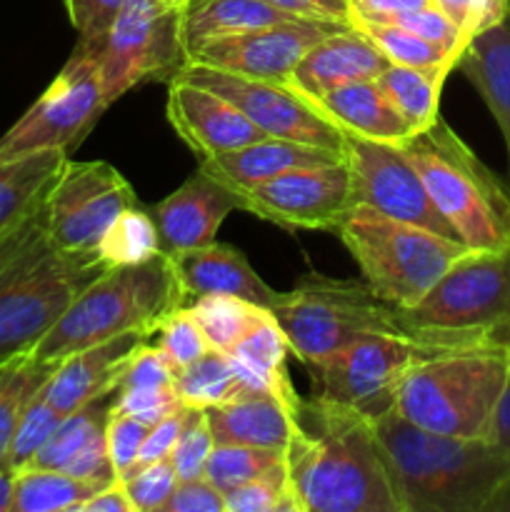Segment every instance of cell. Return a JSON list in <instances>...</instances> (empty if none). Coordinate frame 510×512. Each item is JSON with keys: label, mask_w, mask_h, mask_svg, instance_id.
Listing matches in <instances>:
<instances>
[{"label": "cell", "mask_w": 510, "mask_h": 512, "mask_svg": "<svg viewBox=\"0 0 510 512\" xmlns=\"http://www.w3.org/2000/svg\"><path fill=\"white\" fill-rule=\"evenodd\" d=\"M400 150L423 178L435 208L470 250L508 248L510 193L445 120L438 118L400 143Z\"/></svg>", "instance_id": "52a82bcc"}, {"label": "cell", "mask_w": 510, "mask_h": 512, "mask_svg": "<svg viewBox=\"0 0 510 512\" xmlns=\"http://www.w3.org/2000/svg\"><path fill=\"white\" fill-rule=\"evenodd\" d=\"M183 305H188V298L168 255L158 253L145 263L108 268L80 290L30 353L43 363H60L123 333L155 338L163 320Z\"/></svg>", "instance_id": "5b68a950"}, {"label": "cell", "mask_w": 510, "mask_h": 512, "mask_svg": "<svg viewBox=\"0 0 510 512\" xmlns=\"http://www.w3.org/2000/svg\"><path fill=\"white\" fill-rule=\"evenodd\" d=\"M295 20L265 0H193L180 15V40L185 58L190 50L210 40L248 33L265 25Z\"/></svg>", "instance_id": "83f0119b"}, {"label": "cell", "mask_w": 510, "mask_h": 512, "mask_svg": "<svg viewBox=\"0 0 510 512\" xmlns=\"http://www.w3.org/2000/svg\"><path fill=\"white\" fill-rule=\"evenodd\" d=\"M435 8L468 40L510 15V0H433Z\"/></svg>", "instance_id": "f6af8a7d"}, {"label": "cell", "mask_w": 510, "mask_h": 512, "mask_svg": "<svg viewBox=\"0 0 510 512\" xmlns=\"http://www.w3.org/2000/svg\"><path fill=\"white\" fill-rule=\"evenodd\" d=\"M300 512H400L373 423L318 398H300L285 448Z\"/></svg>", "instance_id": "6da1fadb"}, {"label": "cell", "mask_w": 510, "mask_h": 512, "mask_svg": "<svg viewBox=\"0 0 510 512\" xmlns=\"http://www.w3.org/2000/svg\"><path fill=\"white\" fill-rule=\"evenodd\" d=\"M283 473L285 450L255 448V445H215L205 465V478L223 493L250 480Z\"/></svg>", "instance_id": "d590c367"}, {"label": "cell", "mask_w": 510, "mask_h": 512, "mask_svg": "<svg viewBox=\"0 0 510 512\" xmlns=\"http://www.w3.org/2000/svg\"><path fill=\"white\" fill-rule=\"evenodd\" d=\"M345 163L350 170L353 205H365L388 218L460 240L443 213L435 208L423 178L405 158L400 145L345 135Z\"/></svg>", "instance_id": "9a60e30c"}, {"label": "cell", "mask_w": 510, "mask_h": 512, "mask_svg": "<svg viewBox=\"0 0 510 512\" xmlns=\"http://www.w3.org/2000/svg\"><path fill=\"white\" fill-rule=\"evenodd\" d=\"M123 483L133 512H160L168 498L173 495L175 485L180 483L175 465L170 458L153 460V463L135 465L128 475L118 478Z\"/></svg>", "instance_id": "f35d334b"}, {"label": "cell", "mask_w": 510, "mask_h": 512, "mask_svg": "<svg viewBox=\"0 0 510 512\" xmlns=\"http://www.w3.org/2000/svg\"><path fill=\"white\" fill-rule=\"evenodd\" d=\"M215 443L210 435L208 420H205L203 410L193 408L188 425H185L183 435H180L178 445L170 453V460L175 465V473L180 480L203 478L205 465H208L210 453H213Z\"/></svg>", "instance_id": "7bdbcfd3"}, {"label": "cell", "mask_w": 510, "mask_h": 512, "mask_svg": "<svg viewBox=\"0 0 510 512\" xmlns=\"http://www.w3.org/2000/svg\"><path fill=\"white\" fill-rule=\"evenodd\" d=\"M440 355L395 338H358L308 365L313 398L353 410L370 423L395 408L398 388L418 360Z\"/></svg>", "instance_id": "8fae6325"}, {"label": "cell", "mask_w": 510, "mask_h": 512, "mask_svg": "<svg viewBox=\"0 0 510 512\" xmlns=\"http://www.w3.org/2000/svg\"><path fill=\"white\" fill-rule=\"evenodd\" d=\"M158 350L165 355L173 370L185 368L193 360H198L200 355H205L210 348L208 338L203 335L200 325L195 323V318L190 315V310L178 308L173 315L163 320V325L158 328Z\"/></svg>", "instance_id": "ab89813d"}, {"label": "cell", "mask_w": 510, "mask_h": 512, "mask_svg": "<svg viewBox=\"0 0 510 512\" xmlns=\"http://www.w3.org/2000/svg\"><path fill=\"white\" fill-rule=\"evenodd\" d=\"M390 68V60L353 28H340L320 38L288 75L285 85L315 100L318 95L355 83V80H378Z\"/></svg>", "instance_id": "44dd1931"}, {"label": "cell", "mask_w": 510, "mask_h": 512, "mask_svg": "<svg viewBox=\"0 0 510 512\" xmlns=\"http://www.w3.org/2000/svg\"><path fill=\"white\" fill-rule=\"evenodd\" d=\"M138 205L135 190L105 160H65L43 200L50 243L65 253H95L108 225Z\"/></svg>", "instance_id": "4fadbf2b"}, {"label": "cell", "mask_w": 510, "mask_h": 512, "mask_svg": "<svg viewBox=\"0 0 510 512\" xmlns=\"http://www.w3.org/2000/svg\"><path fill=\"white\" fill-rule=\"evenodd\" d=\"M65 415H60L58 410L53 408L48 398L43 395V388L35 395L33 400L25 408L23 418H20L18 428H15L13 443H10L8 458H5L3 468L20 470L25 465H30V460L40 453L45 443H48L50 435L55 433V428L60 425Z\"/></svg>", "instance_id": "74e56055"}, {"label": "cell", "mask_w": 510, "mask_h": 512, "mask_svg": "<svg viewBox=\"0 0 510 512\" xmlns=\"http://www.w3.org/2000/svg\"><path fill=\"white\" fill-rule=\"evenodd\" d=\"M170 260H173L175 275L188 303L203 295H233V298L270 308L278 295L255 273L253 265L235 245L213 240L203 248L188 250Z\"/></svg>", "instance_id": "7402d4cb"}, {"label": "cell", "mask_w": 510, "mask_h": 512, "mask_svg": "<svg viewBox=\"0 0 510 512\" xmlns=\"http://www.w3.org/2000/svg\"><path fill=\"white\" fill-rule=\"evenodd\" d=\"M505 345H508V350H510V328H508V333H505Z\"/></svg>", "instance_id": "94428289"}, {"label": "cell", "mask_w": 510, "mask_h": 512, "mask_svg": "<svg viewBox=\"0 0 510 512\" xmlns=\"http://www.w3.org/2000/svg\"><path fill=\"white\" fill-rule=\"evenodd\" d=\"M233 210H243L238 190L225 185L205 168H198L183 180L180 188L150 208L158 228L160 253L175 258L213 243L223 220Z\"/></svg>", "instance_id": "ac0fdd59"}, {"label": "cell", "mask_w": 510, "mask_h": 512, "mask_svg": "<svg viewBox=\"0 0 510 512\" xmlns=\"http://www.w3.org/2000/svg\"><path fill=\"white\" fill-rule=\"evenodd\" d=\"M458 68L485 100L503 133L510 173V15L470 40Z\"/></svg>", "instance_id": "484cf974"}, {"label": "cell", "mask_w": 510, "mask_h": 512, "mask_svg": "<svg viewBox=\"0 0 510 512\" xmlns=\"http://www.w3.org/2000/svg\"><path fill=\"white\" fill-rule=\"evenodd\" d=\"M268 310L283 328L290 353L305 368L358 338H395L435 353L503 343L493 335L423 328L410 320L408 308L375 295L365 280L325 278L320 273H308L290 293L275 295Z\"/></svg>", "instance_id": "7a4b0ae2"}, {"label": "cell", "mask_w": 510, "mask_h": 512, "mask_svg": "<svg viewBox=\"0 0 510 512\" xmlns=\"http://www.w3.org/2000/svg\"><path fill=\"white\" fill-rule=\"evenodd\" d=\"M108 108L110 103L100 85L93 53L78 43L58 78L0 138V155L35 153V150L68 153L90 133V128Z\"/></svg>", "instance_id": "7c38bea8"}, {"label": "cell", "mask_w": 510, "mask_h": 512, "mask_svg": "<svg viewBox=\"0 0 510 512\" xmlns=\"http://www.w3.org/2000/svg\"><path fill=\"white\" fill-rule=\"evenodd\" d=\"M340 133L378 143L400 145L415 133L408 120L395 110L378 80H355L338 85L310 100Z\"/></svg>", "instance_id": "603a6c76"}, {"label": "cell", "mask_w": 510, "mask_h": 512, "mask_svg": "<svg viewBox=\"0 0 510 512\" xmlns=\"http://www.w3.org/2000/svg\"><path fill=\"white\" fill-rule=\"evenodd\" d=\"M493 510H510V480L500 488V493L495 495L493 503L488 505V510L485 512H493Z\"/></svg>", "instance_id": "680465c9"}, {"label": "cell", "mask_w": 510, "mask_h": 512, "mask_svg": "<svg viewBox=\"0 0 510 512\" xmlns=\"http://www.w3.org/2000/svg\"><path fill=\"white\" fill-rule=\"evenodd\" d=\"M160 512H225V493L208 478L180 480Z\"/></svg>", "instance_id": "f907efd6"}, {"label": "cell", "mask_w": 510, "mask_h": 512, "mask_svg": "<svg viewBox=\"0 0 510 512\" xmlns=\"http://www.w3.org/2000/svg\"><path fill=\"white\" fill-rule=\"evenodd\" d=\"M173 365L165 360L158 345L143 343L130 360L125 363L123 375H120L118 390H153V388H170L173 385Z\"/></svg>", "instance_id": "bcb514c9"}, {"label": "cell", "mask_w": 510, "mask_h": 512, "mask_svg": "<svg viewBox=\"0 0 510 512\" xmlns=\"http://www.w3.org/2000/svg\"><path fill=\"white\" fill-rule=\"evenodd\" d=\"M63 470L75 475V478L95 480V483H113V480H118L115 478L113 463H110L108 445H105V430L100 435H95Z\"/></svg>", "instance_id": "816d5d0a"}, {"label": "cell", "mask_w": 510, "mask_h": 512, "mask_svg": "<svg viewBox=\"0 0 510 512\" xmlns=\"http://www.w3.org/2000/svg\"><path fill=\"white\" fill-rule=\"evenodd\" d=\"M175 78H183L188 83L223 95L265 135L298 140V143L318 145V148L345 155V133H340L328 118L320 115V110L310 100L295 93L290 85L275 83V80L243 78V75L195 63H185Z\"/></svg>", "instance_id": "5bb4252c"}, {"label": "cell", "mask_w": 510, "mask_h": 512, "mask_svg": "<svg viewBox=\"0 0 510 512\" xmlns=\"http://www.w3.org/2000/svg\"><path fill=\"white\" fill-rule=\"evenodd\" d=\"M373 430L400 512H485L510 480V458L488 438L430 433L395 408Z\"/></svg>", "instance_id": "3957f363"}, {"label": "cell", "mask_w": 510, "mask_h": 512, "mask_svg": "<svg viewBox=\"0 0 510 512\" xmlns=\"http://www.w3.org/2000/svg\"><path fill=\"white\" fill-rule=\"evenodd\" d=\"M300 20H320L350 28V0H265Z\"/></svg>", "instance_id": "f5cc1de1"}, {"label": "cell", "mask_w": 510, "mask_h": 512, "mask_svg": "<svg viewBox=\"0 0 510 512\" xmlns=\"http://www.w3.org/2000/svg\"><path fill=\"white\" fill-rule=\"evenodd\" d=\"M508 373L510 350L503 343L430 355L408 370L395 410L430 433L488 438Z\"/></svg>", "instance_id": "8992f818"}, {"label": "cell", "mask_w": 510, "mask_h": 512, "mask_svg": "<svg viewBox=\"0 0 510 512\" xmlns=\"http://www.w3.org/2000/svg\"><path fill=\"white\" fill-rule=\"evenodd\" d=\"M228 353L250 360V363L260 365V368L270 370V373H285L288 370L285 358L290 353V345L275 315L268 310L260 318V323L235 348H230Z\"/></svg>", "instance_id": "b9f144b4"}, {"label": "cell", "mask_w": 510, "mask_h": 512, "mask_svg": "<svg viewBox=\"0 0 510 512\" xmlns=\"http://www.w3.org/2000/svg\"><path fill=\"white\" fill-rule=\"evenodd\" d=\"M435 5L433 0H350V18L385 20L393 15Z\"/></svg>", "instance_id": "db71d44e"}, {"label": "cell", "mask_w": 510, "mask_h": 512, "mask_svg": "<svg viewBox=\"0 0 510 512\" xmlns=\"http://www.w3.org/2000/svg\"><path fill=\"white\" fill-rule=\"evenodd\" d=\"M343 160L345 155L335 153V150L268 135V138L255 140V143L233 150V153L200 160V168H205L230 188H248V185L278 178L288 170L343 163Z\"/></svg>", "instance_id": "cb8c5ba5"}, {"label": "cell", "mask_w": 510, "mask_h": 512, "mask_svg": "<svg viewBox=\"0 0 510 512\" xmlns=\"http://www.w3.org/2000/svg\"><path fill=\"white\" fill-rule=\"evenodd\" d=\"M173 388L180 403L198 410L223 405L245 395L230 363V355L223 350H208L190 365L175 370Z\"/></svg>", "instance_id": "1f68e13d"}, {"label": "cell", "mask_w": 510, "mask_h": 512, "mask_svg": "<svg viewBox=\"0 0 510 512\" xmlns=\"http://www.w3.org/2000/svg\"><path fill=\"white\" fill-rule=\"evenodd\" d=\"M190 415H193V408H188V405H180L178 410H173V413L165 415L163 420H158L155 425H150L148 435H145V440H143V448H140L138 463L135 465L170 458L173 448L178 445L180 435H183L185 425H188Z\"/></svg>", "instance_id": "681fc988"}, {"label": "cell", "mask_w": 510, "mask_h": 512, "mask_svg": "<svg viewBox=\"0 0 510 512\" xmlns=\"http://www.w3.org/2000/svg\"><path fill=\"white\" fill-rule=\"evenodd\" d=\"M148 428L150 425H145L143 420L113 408L108 423H105V445H108L115 478H123V475H128L135 468Z\"/></svg>", "instance_id": "ee69618b"}, {"label": "cell", "mask_w": 510, "mask_h": 512, "mask_svg": "<svg viewBox=\"0 0 510 512\" xmlns=\"http://www.w3.org/2000/svg\"><path fill=\"white\" fill-rule=\"evenodd\" d=\"M105 485L75 478L65 470L25 465L15 470L13 512H78Z\"/></svg>", "instance_id": "f546056e"}, {"label": "cell", "mask_w": 510, "mask_h": 512, "mask_svg": "<svg viewBox=\"0 0 510 512\" xmlns=\"http://www.w3.org/2000/svg\"><path fill=\"white\" fill-rule=\"evenodd\" d=\"M58 363H43L33 353H23L0 365V468L8 458L15 428L30 400L40 393Z\"/></svg>", "instance_id": "4dcf8cb0"}, {"label": "cell", "mask_w": 510, "mask_h": 512, "mask_svg": "<svg viewBox=\"0 0 510 512\" xmlns=\"http://www.w3.org/2000/svg\"><path fill=\"white\" fill-rule=\"evenodd\" d=\"M350 28L358 30L363 38H368L385 58L393 65H413V68H428V65L450 63L458 68V60L445 53L440 45L400 28V25L383 23V20H363L350 18Z\"/></svg>", "instance_id": "8d00e7d4"}, {"label": "cell", "mask_w": 510, "mask_h": 512, "mask_svg": "<svg viewBox=\"0 0 510 512\" xmlns=\"http://www.w3.org/2000/svg\"><path fill=\"white\" fill-rule=\"evenodd\" d=\"M103 270L95 253H65L50 243L43 203L0 238V365L30 353Z\"/></svg>", "instance_id": "277c9868"}, {"label": "cell", "mask_w": 510, "mask_h": 512, "mask_svg": "<svg viewBox=\"0 0 510 512\" xmlns=\"http://www.w3.org/2000/svg\"><path fill=\"white\" fill-rule=\"evenodd\" d=\"M408 315L423 328L493 335L505 343L510 328V245L465 250L438 283L410 305Z\"/></svg>", "instance_id": "30bf717a"}, {"label": "cell", "mask_w": 510, "mask_h": 512, "mask_svg": "<svg viewBox=\"0 0 510 512\" xmlns=\"http://www.w3.org/2000/svg\"><path fill=\"white\" fill-rule=\"evenodd\" d=\"M150 338L153 335L123 333L68 355L55 365L53 375L43 385V395L60 415L75 413L98 395L118 388L130 355Z\"/></svg>", "instance_id": "ffe728a7"}, {"label": "cell", "mask_w": 510, "mask_h": 512, "mask_svg": "<svg viewBox=\"0 0 510 512\" xmlns=\"http://www.w3.org/2000/svg\"><path fill=\"white\" fill-rule=\"evenodd\" d=\"M340 28L345 25L300 18L283 20V23L198 45L195 50H190L185 63L208 65V68L243 75V78L285 83L298 60L320 38Z\"/></svg>", "instance_id": "e0dca14e"}, {"label": "cell", "mask_w": 510, "mask_h": 512, "mask_svg": "<svg viewBox=\"0 0 510 512\" xmlns=\"http://www.w3.org/2000/svg\"><path fill=\"white\" fill-rule=\"evenodd\" d=\"M165 113L178 138L200 160L218 158V155L245 148L255 140L268 138L223 95L183 78L170 80Z\"/></svg>", "instance_id": "d6986e66"}, {"label": "cell", "mask_w": 510, "mask_h": 512, "mask_svg": "<svg viewBox=\"0 0 510 512\" xmlns=\"http://www.w3.org/2000/svg\"><path fill=\"white\" fill-rule=\"evenodd\" d=\"M165 5H170V8H178V10H185L188 8L190 3H193V0H163Z\"/></svg>", "instance_id": "91938a15"}, {"label": "cell", "mask_w": 510, "mask_h": 512, "mask_svg": "<svg viewBox=\"0 0 510 512\" xmlns=\"http://www.w3.org/2000/svg\"><path fill=\"white\" fill-rule=\"evenodd\" d=\"M65 160V150L0 155V238L40 208Z\"/></svg>", "instance_id": "4316f807"}, {"label": "cell", "mask_w": 510, "mask_h": 512, "mask_svg": "<svg viewBox=\"0 0 510 512\" xmlns=\"http://www.w3.org/2000/svg\"><path fill=\"white\" fill-rule=\"evenodd\" d=\"M225 512H300L288 475L250 480L225 493Z\"/></svg>", "instance_id": "60d3db41"}, {"label": "cell", "mask_w": 510, "mask_h": 512, "mask_svg": "<svg viewBox=\"0 0 510 512\" xmlns=\"http://www.w3.org/2000/svg\"><path fill=\"white\" fill-rule=\"evenodd\" d=\"M115 400H118V388L98 395L80 410L65 415L58 428H55V433L48 438V443L30 460V465L63 470L95 435L103 433L105 423H108L110 413L115 408Z\"/></svg>", "instance_id": "d6a6232c"}, {"label": "cell", "mask_w": 510, "mask_h": 512, "mask_svg": "<svg viewBox=\"0 0 510 512\" xmlns=\"http://www.w3.org/2000/svg\"><path fill=\"white\" fill-rule=\"evenodd\" d=\"M78 512H133L128 495H125L123 483L113 480L105 488H100L98 493L90 495Z\"/></svg>", "instance_id": "11a10c76"}, {"label": "cell", "mask_w": 510, "mask_h": 512, "mask_svg": "<svg viewBox=\"0 0 510 512\" xmlns=\"http://www.w3.org/2000/svg\"><path fill=\"white\" fill-rule=\"evenodd\" d=\"M333 233L343 240L375 295L403 308L418 303L468 250L460 240L388 218L365 205H350Z\"/></svg>", "instance_id": "ba28073f"}, {"label": "cell", "mask_w": 510, "mask_h": 512, "mask_svg": "<svg viewBox=\"0 0 510 512\" xmlns=\"http://www.w3.org/2000/svg\"><path fill=\"white\" fill-rule=\"evenodd\" d=\"M63 3L78 40L90 43L105 35L125 0H63Z\"/></svg>", "instance_id": "c3c4849f"}, {"label": "cell", "mask_w": 510, "mask_h": 512, "mask_svg": "<svg viewBox=\"0 0 510 512\" xmlns=\"http://www.w3.org/2000/svg\"><path fill=\"white\" fill-rule=\"evenodd\" d=\"M238 190L245 213L285 230H335L353 205L348 163L288 170Z\"/></svg>", "instance_id": "2e32d148"}, {"label": "cell", "mask_w": 510, "mask_h": 512, "mask_svg": "<svg viewBox=\"0 0 510 512\" xmlns=\"http://www.w3.org/2000/svg\"><path fill=\"white\" fill-rule=\"evenodd\" d=\"M203 413L215 445L285 450L293 435L295 408L275 395H240Z\"/></svg>", "instance_id": "d4e9b609"}, {"label": "cell", "mask_w": 510, "mask_h": 512, "mask_svg": "<svg viewBox=\"0 0 510 512\" xmlns=\"http://www.w3.org/2000/svg\"><path fill=\"white\" fill-rule=\"evenodd\" d=\"M488 440L498 445V448L510 458V373H508V380H505L503 393H500L498 405H495L493 423H490V430H488Z\"/></svg>", "instance_id": "9f6ffc18"}, {"label": "cell", "mask_w": 510, "mask_h": 512, "mask_svg": "<svg viewBox=\"0 0 510 512\" xmlns=\"http://www.w3.org/2000/svg\"><path fill=\"white\" fill-rule=\"evenodd\" d=\"M160 253V240L150 210L133 205L123 210L100 238L95 255L105 268L145 263Z\"/></svg>", "instance_id": "e575fe53"}, {"label": "cell", "mask_w": 510, "mask_h": 512, "mask_svg": "<svg viewBox=\"0 0 510 512\" xmlns=\"http://www.w3.org/2000/svg\"><path fill=\"white\" fill-rule=\"evenodd\" d=\"M180 400L175 395V388H153V390H118L115 410L133 418L143 420L145 425H155L180 408Z\"/></svg>", "instance_id": "7dc6e473"}, {"label": "cell", "mask_w": 510, "mask_h": 512, "mask_svg": "<svg viewBox=\"0 0 510 512\" xmlns=\"http://www.w3.org/2000/svg\"><path fill=\"white\" fill-rule=\"evenodd\" d=\"M185 308L200 325L210 348L223 350V353L235 348L268 313V308L263 305H253L248 300L233 298V295H203Z\"/></svg>", "instance_id": "836d02e7"}, {"label": "cell", "mask_w": 510, "mask_h": 512, "mask_svg": "<svg viewBox=\"0 0 510 512\" xmlns=\"http://www.w3.org/2000/svg\"><path fill=\"white\" fill-rule=\"evenodd\" d=\"M15 470L0 468V512H13Z\"/></svg>", "instance_id": "6f0895ef"}, {"label": "cell", "mask_w": 510, "mask_h": 512, "mask_svg": "<svg viewBox=\"0 0 510 512\" xmlns=\"http://www.w3.org/2000/svg\"><path fill=\"white\" fill-rule=\"evenodd\" d=\"M180 15L163 0H125L105 35L80 45L93 53L108 103L153 80H173L185 65Z\"/></svg>", "instance_id": "9c48e42d"}, {"label": "cell", "mask_w": 510, "mask_h": 512, "mask_svg": "<svg viewBox=\"0 0 510 512\" xmlns=\"http://www.w3.org/2000/svg\"><path fill=\"white\" fill-rule=\"evenodd\" d=\"M453 70L455 65L450 63L428 65V68L390 63L378 83L395 110L408 120L410 128L420 133L440 118V93Z\"/></svg>", "instance_id": "f1b7e54d"}]
</instances>
